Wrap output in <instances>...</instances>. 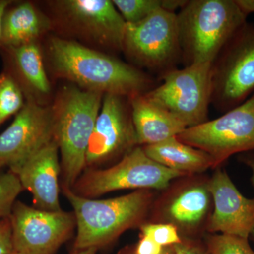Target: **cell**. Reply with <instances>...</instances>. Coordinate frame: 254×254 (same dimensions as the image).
I'll return each mask as SVG.
<instances>
[{"label": "cell", "mask_w": 254, "mask_h": 254, "mask_svg": "<svg viewBox=\"0 0 254 254\" xmlns=\"http://www.w3.org/2000/svg\"><path fill=\"white\" fill-rule=\"evenodd\" d=\"M50 52L58 73L89 91L130 98L158 86L155 78L134 66L76 42L53 38Z\"/></svg>", "instance_id": "1"}, {"label": "cell", "mask_w": 254, "mask_h": 254, "mask_svg": "<svg viewBox=\"0 0 254 254\" xmlns=\"http://www.w3.org/2000/svg\"><path fill=\"white\" fill-rule=\"evenodd\" d=\"M236 0H190L177 14L185 66L213 63L247 21Z\"/></svg>", "instance_id": "2"}, {"label": "cell", "mask_w": 254, "mask_h": 254, "mask_svg": "<svg viewBox=\"0 0 254 254\" xmlns=\"http://www.w3.org/2000/svg\"><path fill=\"white\" fill-rule=\"evenodd\" d=\"M62 188L76 218L74 250H98L112 243L127 230L141 223L153 200V194L148 190H136L110 199L95 200L79 196L71 189Z\"/></svg>", "instance_id": "3"}, {"label": "cell", "mask_w": 254, "mask_h": 254, "mask_svg": "<svg viewBox=\"0 0 254 254\" xmlns=\"http://www.w3.org/2000/svg\"><path fill=\"white\" fill-rule=\"evenodd\" d=\"M98 91L72 87L55 111L54 140L61 153L62 187L71 189L86 168L90 139L101 108Z\"/></svg>", "instance_id": "4"}, {"label": "cell", "mask_w": 254, "mask_h": 254, "mask_svg": "<svg viewBox=\"0 0 254 254\" xmlns=\"http://www.w3.org/2000/svg\"><path fill=\"white\" fill-rule=\"evenodd\" d=\"M185 174L160 165L137 146L110 168H88L71 189L87 198L124 190H165L175 179Z\"/></svg>", "instance_id": "5"}, {"label": "cell", "mask_w": 254, "mask_h": 254, "mask_svg": "<svg viewBox=\"0 0 254 254\" xmlns=\"http://www.w3.org/2000/svg\"><path fill=\"white\" fill-rule=\"evenodd\" d=\"M145 97L171 113L187 128L208 121L212 100V63L176 68L160 76Z\"/></svg>", "instance_id": "6"}, {"label": "cell", "mask_w": 254, "mask_h": 254, "mask_svg": "<svg viewBox=\"0 0 254 254\" xmlns=\"http://www.w3.org/2000/svg\"><path fill=\"white\" fill-rule=\"evenodd\" d=\"M254 93V25L247 22L212 63V100L222 113Z\"/></svg>", "instance_id": "7"}, {"label": "cell", "mask_w": 254, "mask_h": 254, "mask_svg": "<svg viewBox=\"0 0 254 254\" xmlns=\"http://www.w3.org/2000/svg\"><path fill=\"white\" fill-rule=\"evenodd\" d=\"M177 138L210 155L215 168L232 155L254 150V93L220 118L188 127Z\"/></svg>", "instance_id": "8"}, {"label": "cell", "mask_w": 254, "mask_h": 254, "mask_svg": "<svg viewBox=\"0 0 254 254\" xmlns=\"http://www.w3.org/2000/svg\"><path fill=\"white\" fill-rule=\"evenodd\" d=\"M123 50L159 78L176 69L182 64L177 14L158 9L140 22L127 24Z\"/></svg>", "instance_id": "9"}, {"label": "cell", "mask_w": 254, "mask_h": 254, "mask_svg": "<svg viewBox=\"0 0 254 254\" xmlns=\"http://www.w3.org/2000/svg\"><path fill=\"white\" fill-rule=\"evenodd\" d=\"M13 250L23 254H54L76 227L73 212L47 211L17 200L9 216Z\"/></svg>", "instance_id": "10"}, {"label": "cell", "mask_w": 254, "mask_h": 254, "mask_svg": "<svg viewBox=\"0 0 254 254\" xmlns=\"http://www.w3.org/2000/svg\"><path fill=\"white\" fill-rule=\"evenodd\" d=\"M86 156V168L120 158L139 146L127 97L105 94Z\"/></svg>", "instance_id": "11"}, {"label": "cell", "mask_w": 254, "mask_h": 254, "mask_svg": "<svg viewBox=\"0 0 254 254\" xmlns=\"http://www.w3.org/2000/svg\"><path fill=\"white\" fill-rule=\"evenodd\" d=\"M55 111L28 100L13 123L0 134V160L12 173L54 141Z\"/></svg>", "instance_id": "12"}, {"label": "cell", "mask_w": 254, "mask_h": 254, "mask_svg": "<svg viewBox=\"0 0 254 254\" xmlns=\"http://www.w3.org/2000/svg\"><path fill=\"white\" fill-rule=\"evenodd\" d=\"M208 188L214 203L208 231L249 240L254 230V198L242 195L221 169L209 180Z\"/></svg>", "instance_id": "13"}, {"label": "cell", "mask_w": 254, "mask_h": 254, "mask_svg": "<svg viewBox=\"0 0 254 254\" xmlns=\"http://www.w3.org/2000/svg\"><path fill=\"white\" fill-rule=\"evenodd\" d=\"M59 147L53 141L28 159L16 173L23 190L33 196L35 207L47 211L62 210L59 178Z\"/></svg>", "instance_id": "14"}, {"label": "cell", "mask_w": 254, "mask_h": 254, "mask_svg": "<svg viewBox=\"0 0 254 254\" xmlns=\"http://www.w3.org/2000/svg\"><path fill=\"white\" fill-rule=\"evenodd\" d=\"M64 9L76 24L113 50H123L127 23L109 0H68Z\"/></svg>", "instance_id": "15"}, {"label": "cell", "mask_w": 254, "mask_h": 254, "mask_svg": "<svg viewBox=\"0 0 254 254\" xmlns=\"http://www.w3.org/2000/svg\"><path fill=\"white\" fill-rule=\"evenodd\" d=\"M128 100L139 146L166 141L177 137L186 129L187 127L182 122L144 94L133 95Z\"/></svg>", "instance_id": "16"}, {"label": "cell", "mask_w": 254, "mask_h": 254, "mask_svg": "<svg viewBox=\"0 0 254 254\" xmlns=\"http://www.w3.org/2000/svg\"><path fill=\"white\" fill-rule=\"evenodd\" d=\"M142 148L145 154L156 163L185 175L215 168L213 159L210 155L180 141L177 137Z\"/></svg>", "instance_id": "17"}, {"label": "cell", "mask_w": 254, "mask_h": 254, "mask_svg": "<svg viewBox=\"0 0 254 254\" xmlns=\"http://www.w3.org/2000/svg\"><path fill=\"white\" fill-rule=\"evenodd\" d=\"M212 200L208 183L190 185L171 198L164 215L169 223L177 229L193 230L205 220Z\"/></svg>", "instance_id": "18"}, {"label": "cell", "mask_w": 254, "mask_h": 254, "mask_svg": "<svg viewBox=\"0 0 254 254\" xmlns=\"http://www.w3.org/2000/svg\"><path fill=\"white\" fill-rule=\"evenodd\" d=\"M9 8L1 23L0 46L3 48H16L34 43L48 28V21L31 3H21L11 9Z\"/></svg>", "instance_id": "19"}, {"label": "cell", "mask_w": 254, "mask_h": 254, "mask_svg": "<svg viewBox=\"0 0 254 254\" xmlns=\"http://www.w3.org/2000/svg\"><path fill=\"white\" fill-rule=\"evenodd\" d=\"M4 49L7 51L15 70L28 86L41 93H49V80L45 71L41 51L35 42Z\"/></svg>", "instance_id": "20"}, {"label": "cell", "mask_w": 254, "mask_h": 254, "mask_svg": "<svg viewBox=\"0 0 254 254\" xmlns=\"http://www.w3.org/2000/svg\"><path fill=\"white\" fill-rule=\"evenodd\" d=\"M24 105L22 91L9 73L0 74V125Z\"/></svg>", "instance_id": "21"}, {"label": "cell", "mask_w": 254, "mask_h": 254, "mask_svg": "<svg viewBox=\"0 0 254 254\" xmlns=\"http://www.w3.org/2000/svg\"><path fill=\"white\" fill-rule=\"evenodd\" d=\"M112 1L127 24L140 22L157 10L163 9V0H113Z\"/></svg>", "instance_id": "22"}, {"label": "cell", "mask_w": 254, "mask_h": 254, "mask_svg": "<svg viewBox=\"0 0 254 254\" xmlns=\"http://www.w3.org/2000/svg\"><path fill=\"white\" fill-rule=\"evenodd\" d=\"M206 246L209 254H254L249 240L232 235L209 236Z\"/></svg>", "instance_id": "23"}, {"label": "cell", "mask_w": 254, "mask_h": 254, "mask_svg": "<svg viewBox=\"0 0 254 254\" xmlns=\"http://www.w3.org/2000/svg\"><path fill=\"white\" fill-rule=\"evenodd\" d=\"M23 190L16 174L9 170L0 175V220L9 218L16 198Z\"/></svg>", "instance_id": "24"}, {"label": "cell", "mask_w": 254, "mask_h": 254, "mask_svg": "<svg viewBox=\"0 0 254 254\" xmlns=\"http://www.w3.org/2000/svg\"><path fill=\"white\" fill-rule=\"evenodd\" d=\"M142 236L150 237L162 247L174 246L182 242L178 229L170 223L145 224L141 225Z\"/></svg>", "instance_id": "25"}, {"label": "cell", "mask_w": 254, "mask_h": 254, "mask_svg": "<svg viewBox=\"0 0 254 254\" xmlns=\"http://www.w3.org/2000/svg\"><path fill=\"white\" fill-rule=\"evenodd\" d=\"M12 229L9 218L0 220V254L12 253Z\"/></svg>", "instance_id": "26"}, {"label": "cell", "mask_w": 254, "mask_h": 254, "mask_svg": "<svg viewBox=\"0 0 254 254\" xmlns=\"http://www.w3.org/2000/svg\"><path fill=\"white\" fill-rule=\"evenodd\" d=\"M163 247L158 245L150 237L142 236L135 248L134 254H160Z\"/></svg>", "instance_id": "27"}, {"label": "cell", "mask_w": 254, "mask_h": 254, "mask_svg": "<svg viewBox=\"0 0 254 254\" xmlns=\"http://www.w3.org/2000/svg\"><path fill=\"white\" fill-rule=\"evenodd\" d=\"M173 247L175 254H209L206 248L190 241H182Z\"/></svg>", "instance_id": "28"}, {"label": "cell", "mask_w": 254, "mask_h": 254, "mask_svg": "<svg viewBox=\"0 0 254 254\" xmlns=\"http://www.w3.org/2000/svg\"><path fill=\"white\" fill-rule=\"evenodd\" d=\"M240 160L242 163L245 164L248 168H250L252 171V177L251 181L254 188V150L247 152V153L240 154Z\"/></svg>", "instance_id": "29"}, {"label": "cell", "mask_w": 254, "mask_h": 254, "mask_svg": "<svg viewBox=\"0 0 254 254\" xmlns=\"http://www.w3.org/2000/svg\"><path fill=\"white\" fill-rule=\"evenodd\" d=\"M236 2L246 16L254 13V0H236Z\"/></svg>", "instance_id": "30"}, {"label": "cell", "mask_w": 254, "mask_h": 254, "mask_svg": "<svg viewBox=\"0 0 254 254\" xmlns=\"http://www.w3.org/2000/svg\"><path fill=\"white\" fill-rule=\"evenodd\" d=\"M11 4V1H9V0H0V38H1V23H2L3 17Z\"/></svg>", "instance_id": "31"}, {"label": "cell", "mask_w": 254, "mask_h": 254, "mask_svg": "<svg viewBox=\"0 0 254 254\" xmlns=\"http://www.w3.org/2000/svg\"><path fill=\"white\" fill-rule=\"evenodd\" d=\"M96 248H88L84 250H75L71 254H96Z\"/></svg>", "instance_id": "32"}, {"label": "cell", "mask_w": 254, "mask_h": 254, "mask_svg": "<svg viewBox=\"0 0 254 254\" xmlns=\"http://www.w3.org/2000/svg\"><path fill=\"white\" fill-rule=\"evenodd\" d=\"M125 254H134L133 252H128ZM160 254H175V250H174L173 246H169V247H163V250L162 251Z\"/></svg>", "instance_id": "33"}, {"label": "cell", "mask_w": 254, "mask_h": 254, "mask_svg": "<svg viewBox=\"0 0 254 254\" xmlns=\"http://www.w3.org/2000/svg\"><path fill=\"white\" fill-rule=\"evenodd\" d=\"M4 166H6V164H5L4 162L0 160V170H1V168H4Z\"/></svg>", "instance_id": "34"}, {"label": "cell", "mask_w": 254, "mask_h": 254, "mask_svg": "<svg viewBox=\"0 0 254 254\" xmlns=\"http://www.w3.org/2000/svg\"><path fill=\"white\" fill-rule=\"evenodd\" d=\"M11 254H23L21 253H18V252H15V251H13L12 253Z\"/></svg>", "instance_id": "35"}, {"label": "cell", "mask_w": 254, "mask_h": 254, "mask_svg": "<svg viewBox=\"0 0 254 254\" xmlns=\"http://www.w3.org/2000/svg\"><path fill=\"white\" fill-rule=\"evenodd\" d=\"M251 237H252V239H253V240L254 241V230L253 232H252V235H251Z\"/></svg>", "instance_id": "36"}]
</instances>
